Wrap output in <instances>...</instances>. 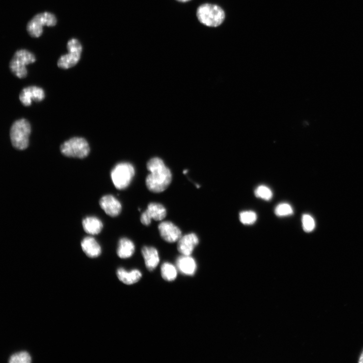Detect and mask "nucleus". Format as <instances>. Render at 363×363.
<instances>
[{"instance_id": "b1692460", "label": "nucleus", "mask_w": 363, "mask_h": 363, "mask_svg": "<svg viewBox=\"0 0 363 363\" xmlns=\"http://www.w3.org/2000/svg\"><path fill=\"white\" fill-rule=\"evenodd\" d=\"M275 214L278 217H285L293 214L292 206L287 203L279 204L275 209Z\"/></svg>"}, {"instance_id": "f03ea898", "label": "nucleus", "mask_w": 363, "mask_h": 363, "mask_svg": "<svg viewBox=\"0 0 363 363\" xmlns=\"http://www.w3.org/2000/svg\"><path fill=\"white\" fill-rule=\"evenodd\" d=\"M196 14L199 21L209 27H217L223 24L225 19L223 9L214 4L201 5L198 8Z\"/></svg>"}, {"instance_id": "9d476101", "label": "nucleus", "mask_w": 363, "mask_h": 363, "mask_svg": "<svg viewBox=\"0 0 363 363\" xmlns=\"http://www.w3.org/2000/svg\"><path fill=\"white\" fill-rule=\"evenodd\" d=\"M45 96L44 90L36 86L24 88L19 94V99L25 106H30L32 100L35 102L42 100Z\"/></svg>"}, {"instance_id": "423d86ee", "label": "nucleus", "mask_w": 363, "mask_h": 363, "mask_svg": "<svg viewBox=\"0 0 363 363\" xmlns=\"http://www.w3.org/2000/svg\"><path fill=\"white\" fill-rule=\"evenodd\" d=\"M57 23L56 16L48 12L40 13L35 15L29 22L27 29L30 36L37 38L43 33V27H53Z\"/></svg>"}, {"instance_id": "aec40b11", "label": "nucleus", "mask_w": 363, "mask_h": 363, "mask_svg": "<svg viewBox=\"0 0 363 363\" xmlns=\"http://www.w3.org/2000/svg\"><path fill=\"white\" fill-rule=\"evenodd\" d=\"M178 271L176 266L169 262H165L161 267V276L167 281H173L177 277Z\"/></svg>"}, {"instance_id": "f8f14e48", "label": "nucleus", "mask_w": 363, "mask_h": 363, "mask_svg": "<svg viewBox=\"0 0 363 363\" xmlns=\"http://www.w3.org/2000/svg\"><path fill=\"white\" fill-rule=\"evenodd\" d=\"M99 205L108 215L116 217L122 211V205L120 202L111 195H105L101 198Z\"/></svg>"}, {"instance_id": "6e6552de", "label": "nucleus", "mask_w": 363, "mask_h": 363, "mask_svg": "<svg viewBox=\"0 0 363 363\" xmlns=\"http://www.w3.org/2000/svg\"><path fill=\"white\" fill-rule=\"evenodd\" d=\"M67 48L68 53L60 56L58 60V66L60 68L68 69L76 65L83 51L82 44L76 38L69 40Z\"/></svg>"}, {"instance_id": "7ed1b4c3", "label": "nucleus", "mask_w": 363, "mask_h": 363, "mask_svg": "<svg viewBox=\"0 0 363 363\" xmlns=\"http://www.w3.org/2000/svg\"><path fill=\"white\" fill-rule=\"evenodd\" d=\"M30 132L31 127L28 120L22 119L15 121L10 131L13 147L19 150L26 149L29 146Z\"/></svg>"}, {"instance_id": "4be33fe9", "label": "nucleus", "mask_w": 363, "mask_h": 363, "mask_svg": "<svg viewBox=\"0 0 363 363\" xmlns=\"http://www.w3.org/2000/svg\"><path fill=\"white\" fill-rule=\"evenodd\" d=\"M255 196L266 201L271 200L273 197L272 190L267 186L260 185L255 190Z\"/></svg>"}, {"instance_id": "ddd939ff", "label": "nucleus", "mask_w": 363, "mask_h": 363, "mask_svg": "<svg viewBox=\"0 0 363 363\" xmlns=\"http://www.w3.org/2000/svg\"><path fill=\"white\" fill-rule=\"evenodd\" d=\"M178 270L182 274L193 275L197 270V264L195 259L190 255H182L176 260Z\"/></svg>"}, {"instance_id": "a211bd4d", "label": "nucleus", "mask_w": 363, "mask_h": 363, "mask_svg": "<svg viewBox=\"0 0 363 363\" xmlns=\"http://www.w3.org/2000/svg\"><path fill=\"white\" fill-rule=\"evenodd\" d=\"M85 231L88 234L96 235L102 231L103 225L102 222L95 217H87L83 221Z\"/></svg>"}, {"instance_id": "393cba45", "label": "nucleus", "mask_w": 363, "mask_h": 363, "mask_svg": "<svg viewBox=\"0 0 363 363\" xmlns=\"http://www.w3.org/2000/svg\"><path fill=\"white\" fill-rule=\"evenodd\" d=\"M302 228L305 232L310 233L313 231L315 227V222L314 218L309 214L302 215Z\"/></svg>"}, {"instance_id": "1a4fd4ad", "label": "nucleus", "mask_w": 363, "mask_h": 363, "mask_svg": "<svg viewBox=\"0 0 363 363\" xmlns=\"http://www.w3.org/2000/svg\"><path fill=\"white\" fill-rule=\"evenodd\" d=\"M158 229L161 237L169 243H175L182 236L181 230L171 221L161 222Z\"/></svg>"}, {"instance_id": "f3484780", "label": "nucleus", "mask_w": 363, "mask_h": 363, "mask_svg": "<svg viewBox=\"0 0 363 363\" xmlns=\"http://www.w3.org/2000/svg\"><path fill=\"white\" fill-rule=\"evenodd\" d=\"M81 244L84 252L89 257H97L102 252L100 245L92 237H88L84 238Z\"/></svg>"}, {"instance_id": "dca6fc26", "label": "nucleus", "mask_w": 363, "mask_h": 363, "mask_svg": "<svg viewBox=\"0 0 363 363\" xmlns=\"http://www.w3.org/2000/svg\"><path fill=\"white\" fill-rule=\"evenodd\" d=\"M135 251V246L131 240L123 238L119 240L117 252L120 258H129L133 256Z\"/></svg>"}, {"instance_id": "c85d7f7f", "label": "nucleus", "mask_w": 363, "mask_h": 363, "mask_svg": "<svg viewBox=\"0 0 363 363\" xmlns=\"http://www.w3.org/2000/svg\"><path fill=\"white\" fill-rule=\"evenodd\" d=\"M187 172H188V170H184L183 171V174H186L187 173Z\"/></svg>"}, {"instance_id": "5701e85b", "label": "nucleus", "mask_w": 363, "mask_h": 363, "mask_svg": "<svg viewBox=\"0 0 363 363\" xmlns=\"http://www.w3.org/2000/svg\"><path fill=\"white\" fill-rule=\"evenodd\" d=\"M31 358L27 352H21L12 355L10 359V363H30Z\"/></svg>"}, {"instance_id": "9b49d317", "label": "nucleus", "mask_w": 363, "mask_h": 363, "mask_svg": "<svg viewBox=\"0 0 363 363\" xmlns=\"http://www.w3.org/2000/svg\"><path fill=\"white\" fill-rule=\"evenodd\" d=\"M199 242V238L195 233L186 234L178 241V250L182 255H191Z\"/></svg>"}, {"instance_id": "bb28decb", "label": "nucleus", "mask_w": 363, "mask_h": 363, "mask_svg": "<svg viewBox=\"0 0 363 363\" xmlns=\"http://www.w3.org/2000/svg\"><path fill=\"white\" fill-rule=\"evenodd\" d=\"M359 359L360 360L359 361V363H363V351L362 353L361 354V355Z\"/></svg>"}, {"instance_id": "a878e982", "label": "nucleus", "mask_w": 363, "mask_h": 363, "mask_svg": "<svg viewBox=\"0 0 363 363\" xmlns=\"http://www.w3.org/2000/svg\"><path fill=\"white\" fill-rule=\"evenodd\" d=\"M151 219L150 218L147 214L144 212L141 215L140 221L141 223L145 226H149L151 223Z\"/></svg>"}, {"instance_id": "cd10ccee", "label": "nucleus", "mask_w": 363, "mask_h": 363, "mask_svg": "<svg viewBox=\"0 0 363 363\" xmlns=\"http://www.w3.org/2000/svg\"><path fill=\"white\" fill-rule=\"evenodd\" d=\"M177 1L180 2L185 3L190 1V0H177Z\"/></svg>"}, {"instance_id": "39448f33", "label": "nucleus", "mask_w": 363, "mask_h": 363, "mask_svg": "<svg viewBox=\"0 0 363 363\" xmlns=\"http://www.w3.org/2000/svg\"><path fill=\"white\" fill-rule=\"evenodd\" d=\"M35 60V56L28 50H18L14 54L10 62V70L17 77L24 78L28 74L26 66L34 63Z\"/></svg>"}, {"instance_id": "6ab92c4d", "label": "nucleus", "mask_w": 363, "mask_h": 363, "mask_svg": "<svg viewBox=\"0 0 363 363\" xmlns=\"http://www.w3.org/2000/svg\"><path fill=\"white\" fill-rule=\"evenodd\" d=\"M151 219L156 221L163 220L167 215V210L161 204L158 203H151L145 211Z\"/></svg>"}, {"instance_id": "2eb2a0df", "label": "nucleus", "mask_w": 363, "mask_h": 363, "mask_svg": "<svg viewBox=\"0 0 363 363\" xmlns=\"http://www.w3.org/2000/svg\"><path fill=\"white\" fill-rule=\"evenodd\" d=\"M117 275L119 279L125 285H131L138 282L142 277V273L137 269L130 272L123 268H120L117 270Z\"/></svg>"}, {"instance_id": "f257e3e1", "label": "nucleus", "mask_w": 363, "mask_h": 363, "mask_svg": "<svg viewBox=\"0 0 363 363\" xmlns=\"http://www.w3.org/2000/svg\"><path fill=\"white\" fill-rule=\"evenodd\" d=\"M147 169L150 172L146 181L148 189L155 193L165 191L171 184L173 176L164 161L159 157L152 158L148 163Z\"/></svg>"}, {"instance_id": "412c9836", "label": "nucleus", "mask_w": 363, "mask_h": 363, "mask_svg": "<svg viewBox=\"0 0 363 363\" xmlns=\"http://www.w3.org/2000/svg\"><path fill=\"white\" fill-rule=\"evenodd\" d=\"M239 218L242 224L245 225H251L256 221L257 215L253 211H244L240 213Z\"/></svg>"}, {"instance_id": "20e7f679", "label": "nucleus", "mask_w": 363, "mask_h": 363, "mask_svg": "<svg viewBox=\"0 0 363 363\" xmlns=\"http://www.w3.org/2000/svg\"><path fill=\"white\" fill-rule=\"evenodd\" d=\"M135 175L134 166L129 163H121L113 169L111 179L115 187L119 190H124L131 184Z\"/></svg>"}, {"instance_id": "0eeeda50", "label": "nucleus", "mask_w": 363, "mask_h": 363, "mask_svg": "<svg viewBox=\"0 0 363 363\" xmlns=\"http://www.w3.org/2000/svg\"><path fill=\"white\" fill-rule=\"evenodd\" d=\"M60 151L66 156L83 158L89 155L90 148L85 138L73 137L65 141L60 146Z\"/></svg>"}, {"instance_id": "4468645a", "label": "nucleus", "mask_w": 363, "mask_h": 363, "mask_svg": "<svg viewBox=\"0 0 363 363\" xmlns=\"http://www.w3.org/2000/svg\"><path fill=\"white\" fill-rule=\"evenodd\" d=\"M141 252L148 270L150 271L154 270L158 266L160 261L157 250L153 247L145 246L141 250Z\"/></svg>"}]
</instances>
